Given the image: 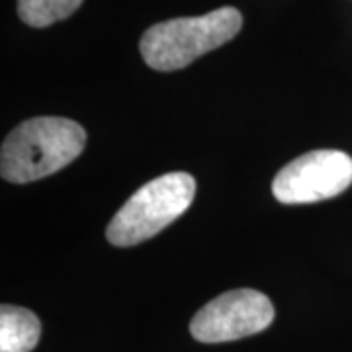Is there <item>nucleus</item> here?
I'll return each instance as SVG.
<instances>
[{
  "mask_svg": "<svg viewBox=\"0 0 352 352\" xmlns=\"http://www.w3.org/2000/svg\"><path fill=\"white\" fill-rule=\"evenodd\" d=\"M274 305L256 289L226 292L206 303L190 321V335L200 342H231L263 333L274 321Z\"/></svg>",
  "mask_w": 352,
  "mask_h": 352,
  "instance_id": "nucleus-4",
  "label": "nucleus"
},
{
  "mask_svg": "<svg viewBox=\"0 0 352 352\" xmlns=\"http://www.w3.org/2000/svg\"><path fill=\"white\" fill-rule=\"evenodd\" d=\"M41 337L38 315L25 307H0V352H32Z\"/></svg>",
  "mask_w": 352,
  "mask_h": 352,
  "instance_id": "nucleus-6",
  "label": "nucleus"
},
{
  "mask_svg": "<svg viewBox=\"0 0 352 352\" xmlns=\"http://www.w3.org/2000/svg\"><path fill=\"white\" fill-rule=\"evenodd\" d=\"M351 184V155L319 149L286 164L272 180V194L280 204H315L339 196Z\"/></svg>",
  "mask_w": 352,
  "mask_h": 352,
  "instance_id": "nucleus-5",
  "label": "nucleus"
},
{
  "mask_svg": "<svg viewBox=\"0 0 352 352\" xmlns=\"http://www.w3.org/2000/svg\"><path fill=\"white\" fill-rule=\"evenodd\" d=\"M196 180L188 173H168L143 184L106 227L113 247H133L161 233L190 208Z\"/></svg>",
  "mask_w": 352,
  "mask_h": 352,
  "instance_id": "nucleus-3",
  "label": "nucleus"
},
{
  "mask_svg": "<svg viewBox=\"0 0 352 352\" xmlns=\"http://www.w3.org/2000/svg\"><path fill=\"white\" fill-rule=\"evenodd\" d=\"M243 28V16L223 6L204 16L175 18L151 25L139 41L143 61L155 71H178L198 57L226 45Z\"/></svg>",
  "mask_w": 352,
  "mask_h": 352,
  "instance_id": "nucleus-2",
  "label": "nucleus"
},
{
  "mask_svg": "<svg viewBox=\"0 0 352 352\" xmlns=\"http://www.w3.org/2000/svg\"><path fill=\"white\" fill-rule=\"evenodd\" d=\"M80 4L82 0H18V16L32 28H47L73 16Z\"/></svg>",
  "mask_w": 352,
  "mask_h": 352,
  "instance_id": "nucleus-7",
  "label": "nucleus"
},
{
  "mask_svg": "<svg viewBox=\"0 0 352 352\" xmlns=\"http://www.w3.org/2000/svg\"><path fill=\"white\" fill-rule=\"evenodd\" d=\"M87 145V131L67 118H34L8 133L0 151V175L28 184L71 164Z\"/></svg>",
  "mask_w": 352,
  "mask_h": 352,
  "instance_id": "nucleus-1",
  "label": "nucleus"
}]
</instances>
